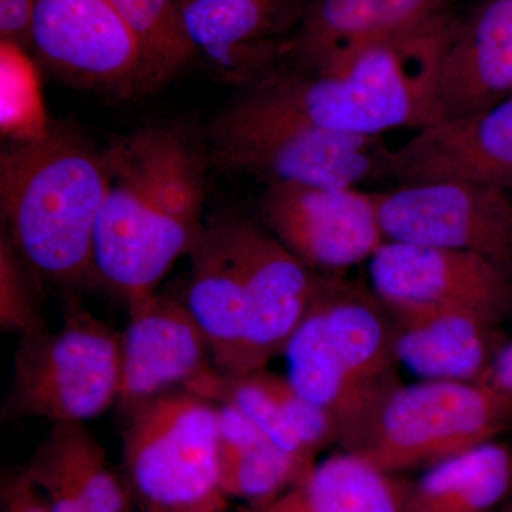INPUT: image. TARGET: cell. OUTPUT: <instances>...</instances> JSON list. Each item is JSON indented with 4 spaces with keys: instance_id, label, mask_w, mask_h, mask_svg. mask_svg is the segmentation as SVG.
Here are the masks:
<instances>
[{
    "instance_id": "1",
    "label": "cell",
    "mask_w": 512,
    "mask_h": 512,
    "mask_svg": "<svg viewBox=\"0 0 512 512\" xmlns=\"http://www.w3.org/2000/svg\"><path fill=\"white\" fill-rule=\"evenodd\" d=\"M110 183L94 235V281L133 305L156 292L205 229L211 165L201 133L156 123L106 150Z\"/></svg>"
},
{
    "instance_id": "2",
    "label": "cell",
    "mask_w": 512,
    "mask_h": 512,
    "mask_svg": "<svg viewBox=\"0 0 512 512\" xmlns=\"http://www.w3.org/2000/svg\"><path fill=\"white\" fill-rule=\"evenodd\" d=\"M109 183L106 151L66 128L3 146V232L33 275L64 286L94 281V235Z\"/></svg>"
},
{
    "instance_id": "3",
    "label": "cell",
    "mask_w": 512,
    "mask_h": 512,
    "mask_svg": "<svg viewBox=\"0 0 512 512\" xmlns=\"http://www.w3.org/2000/svg\"><path fill=\"white\" fill-rule=\"evenodd\" d=\"M288 379L328 414L336 446L359 453L397 389L396 322L375 292L322 275L318 292L284 350Z\"/></svg>"
},
{
    "instance_id": "4",
    "label": "cell",
    "mask_w": 512,
    "mask_h": 512,
    "mask_svg": "<svg viewBox=\"0 0 512 512\" xmlns=\"http://www.w3.org/2000/svg\"><path fill=\"white\" fill-rule=\"evenodd\" d=\"M457 20L380 40L309 72H282L252 87L336 133L379 138L436 121L441 63Z\"/></svg>"
},
{
    "instance_id": "5",
    "label": "cell",
    "mask_w": 512,
    "mask_h": 512,
    "mask_svg": "<svg viewBox=\"0 0 512 512\" xmlns=\"http://www.w3.org/2000/svg\"><path fill=\"white\" fill-rule=\"evenodd\" d=\"M208 163L220 173L269 187H356L382 177V137L336 133L244 90L200 130Z\"/></svg>"
},
{
    "instance_id": "6",
    "label": "cell",
    "mask_w": 512,
    "mask_h": 512,
    "mask_svg": "<svg viewBox=\"0 0 512 512\" xmlns=\"http://www.w3.org/2000/svg\"><path fill=\"white\" fill-rule=\"evenodd\" d=\"M126 421L121 476L137 510L229 512L220 483L217 403L175 390Z\"/></svg>"
},
{
    "instance_id": "7",
    "label": "cell",
    "mask_w": 512,
    "mask_h": 512,
    "mask_svg": "<svg viewBox=\"0 0 512 512\" xmlns=\"http://www.w3.org/2000/svg\"><path fill=\"white\" fill-rule=\"evenodd\" d=\"M120 382V333L72 296L59 329L20 338L0 419L84 423L117 403Z\"/></svg>"
},
{
    "instance_id": "8",
    "label": "cell",
    "mask_w": 512,
    "mask_h": 512,
    "mask_svg": "<svg viewBox=\"0 0 512 512\" xmlns=\"http://www.w3.org/2000/svg\"><path fill=\"white\" fill-rule=\"evenodd\" d=\"M512 429V402L481 383L421 380L390 397L359 451L386 473L436 466Z\"/></svg>"
},
{
    "instance_id": "9",
    "label": "cell",
    "mask_w": 512,
    "mask_h": 512,
    "mask_svg": "<svg viewBox=\"0 0 512 512\" xmlns=\"http://www.w3.org/2000/svg\"><path fill=\"white\" fill-rule=\"evenodd\" d=\"M33 56L60 82L114 100L158 86L110 0H35Z\"/></svg>"
},
{
    "instance_id": "10",
    "label": "cell",
    "mask_w": 512,
    "mask_h": 512,
    "mask_svg": "<svg viewBox=\"0 0 512 512\" xmlns=\"http://www.w3.org/2000/svg\"><path fill=\"white\" fill-rule=\"evenodd\" d=\"M386 241L471 252L512 276V197L473 184L397 185L373 192Z\"/></svg>"
},
{
    "instance_id": "11",
    "label": "cell",
    "mask_w": 512,
    "mask_h": 512,
    "mask_svg": "<svg viewBox=\"0 0 512 512\" xmlns=\"http://www.w3.org/2000/svg\"><path fill=\"white\" fill-rule=\"evenodd\" d=\"M261 224L320 275L343 276L386 242L373 192L356 187L276 184L258 198Z\"/></svg>"
},
{
    "instance_id": "12",
    "label": "cell",
    "mask_w": 512,
    "mask_h": 512,
    "mask_svg": "<svg viewBox=\"0 0 512 512\" xmlns=\"http://www.w3.org/2000/svg\"><path fill=\"white\" fill-rule=\"evenodd\" d=\"M372 291L393 313L466 311L512 319V276L471 252L386 241L369 261Z\"/></svg>"
},
{
    "instance_id": "13",
    "label": "cell",
    "mask_w": 512,
    "mask_h": 512,
    "mask_svg": "<svg viewBox=\"0 0 512 512\" xmlns=\"http://www.w3.org/2000/svg\"><path fill=\"white\" fill-rule=\"evenodd\" d=\"M220 222L247 289L249 323L241 373L254 372L284 355L322 275L299 261L264 225L244 217Z\"/></svg>"
},
{
    "instance_id": "14",
    "label": "cell",
    "mask_w": 512,
    "mask_h": 512,
    "mask_svg": "<svg viewBox=\"0 0 512 512\" xmlns=\"http://www.w3.org/2000/svg\"><path fill=\"white\" fill-rule=\"evenodd\" d=\"M308 0H183L197 57L224 83L252 89L284 72Z\"/></svg>"
},
{
    "instance_id": "15",
    "label": "cell",
    "mask_w": 512,
    "mask_h": 512,
    "mask_svg": "<svg viewBox=\"0 0 512 512\" xmlns=\"http://www.w3.org/2000/svg\"><path fill=\"white\" fill-rule=\"evenodd\" d=\"M128 309L116 403L124 419L215 367L210 343L184 301L154 292Z\"/></svg>"
},
{
    "instance_id": "16",
    "label": "cell",
    "mask_w": 512,
    "mask_h": 512,
    "mask_svg": "<svg viewBox=\"0 0 512 512\" xmlns=\"http://www.w3.org/2000/svg\"><path fill=\"white\" fill-rule=\"evenodd\" d=\"M380 178L512 190V96L483 113L431 123L396 150L387 148Z\"/></svg>"
},
{
    "instance_id": "17",
    "label": "cell",
    "mask_w": 512,
    "mask_h": 512,
    "mask_svg": "<svg viewBox=\"0 0 512 512\" xmlns=\"http://www.w3.org/2000/svg\"><path fill=\"white\" fill-rule=\"evenodd\" d=\"M454 0H308L284 72H309L359 47L453 18Z\"/></svg>"
},
{
    "instance_id": "18",
    "label": "cell",
    "mask_w": 512,
    "mask_h": 512,
    "mask_svg": "<svg viewBox=\"0 0 512 512\" xmlns=\"http://www.w3.org/2000/svg\"><path fill=\"white\" fill-rule=\"evenodd\" d=\"M511 96L512 0H488L454 26L441 63L436 121L474 116Z\"/></svg>"
},
{
    "instance_id": "19",
    "label": "cell",
    "mask_w": 512,
    "mask_h": 512,
    "mask_svg": "<svg viewBox=\"0 0 512 512\" xmlns=\"http://www.w3.org/2000/svg\"><path fill=\"white\" fill-rule=\"evenodd\" d=\"M245 414L276 447L313 467L320 451L338 443L328 414L295 389L288 377L266 369L224 373L211 369L185 387Z\"/></svg>"
},
{
    "instance_id": "20",
    "label": "cell",
    "mask_w": 512,
    "mask_h": 512,
    "mask_svg": "<svg viewBox=\"0 0 512 512\" xmlns=\"http://www.w3.org/2000/svg\"><path fill=\"white\" fill-rule=\"evenodd\" d=\"M23 473L49 512H133L123 476L84 423H55Z\"/></svg>"
},
{
    "instance_id": "21",
    "label": "cell",
    "mask_w": 512,
    "mask_h": 512,
    "mask_svg": "<svg viewBox=\"0 0 512 512\" xmlns=\"http://www.w3.org/2000/svg\"><path fill=\"white\" fill-rule=\"evenodd\" d=\"M393 316L400 365L423 380L478 382L507 342L503 323L480 313L433 311Z\"/></svg>"
},
{
    "instance_id": "22",
    "label": "cell",
    "mask_w": 512,
    "mask_h": 512,
    "mask_svg": "<svg viewBox=\"0 0 512 512\" xmlns=\"http://www.w3.org/2000/svg\"><path fill=\"white\" fill-rule=\"evenodd\" d=\"M184 302L210 343L215 369L241 373L247 342V289L220 221L205 225L190 251Z\"/></svg>"
},
{
    "instance_id": "23",
    "label": "cell",
    "mask_w": 512,
    "mask_h": 512,
    "mask_svg": "<svg viewBox=\"0 0 512 512\" xmlns=\"http://www.w3.org/2000/svg\"><path fill=\"white\" fill-rule=\"evenodd\" d=\"M409 493L410 481L399 474L340 450L271 503L232 512H410Z\"/></svg>"
},
{
    "instance_id": "24",
    "label": "cell",
    "mask_w": 512,
    "mask_h": 512,
    "mask_svg": "<svg viewBox=\"0 0 512 512\" xmlns=\"http://www.w3.org/2000/svg\"><path fill=\"white\" fill-rule=\"evenodd\" d=\"M218 407V464L222 491L242 505L271 503L311 468L276 447L258 427L227 403Z\"/></svg>"
},
{
    "instance_id": "25",
    "label": "cell",
    "mask_w": 512,
    "mask_h": 512,
    "mask_svg": "<svg viewBox=\"0 0 512 512\" xmlns=\"http://www.w3.org/2000/svg\"><path fill=\"white\" fill-rule=\"evenodd\" d=\"M512 494V447L493 440L410 481V512H495Z\"/></svg>"
},
{
    "instance_id": "26",
    "label": "cell",
    "mask_w": 512,
    "mask_h": 512,
    "mask_svg": "<svg viewBox=\"0 0 512 512\" xmlns=\"http://www.w3.org/2000/svg\"><path fill=\"white\" fill-rule=\"evenodd\" d=\"M136 37L157 83L197 59L183 20V0H110Z\"/></svg>"
},
{
    "instance_id": "27",
    "label": "cell",
    "mask_w": 512,
    "mask_h": 512,
    "mask_svg": "<svg viewBox=\"0 0 512 512\" xmlns=\"http://www.w3.org/2000/svg\"><path fill=\"white\" fill-rule=\"evenodd\" d=\"M29 266L23 262L8 235H0V325L22 336L46 329Z\"/></svg>"
},
{
    "instance_id": "28",
    "label": "cell",
    "mask_w": 512,
    "mask_h": 512,
    "mask_svg": "<svg viewBox=\"0 0 512 512\" xmlns=\"http://www.w3.org/2000/svg\"><path fill=\"white\" fill-rule=\"evenodd\" d=\"M0 40L3 47L33 53L35 0H0Z\"/></svg>"
},
{
    "instance_id": "29",
    "label": "cell",
    "mask_w": 512,
    "mask_h": 512,
    "mask_svg": "<svg viewBox=\"0 0 512 512\" xmlns=\"http://www.w3.org/2000/svg\"><path fill=\"white\" fill-rule=\"evenodd\" d=\"M0 501L2 512H49L42 495L30 483L23 470L3 478Z\"/></svg>"
},
{
    "instance_id": "30",
    "label": "cell",
    "mask_w": 512,
    "mask_h": 512,
    "mask_svg": "<svg viewBox=\"0 0 512 512\" xmlns=\"http://www.w3.org/2000/svg\"><path fill=\"white\" fill-rule=\"evenodd\" d=\"M477 383L491 387L512 402V339L504 343L487 372Z\"/></svg>"
},
{
    "instance_id": "31",
    "label": "cell",
    "mask_w": 512,
    "mask_h": 512,
    "mask_svg": "<svg viewBox=\"0 0 512 512\" xmlns=\"http://www.w3.org/2000/svg\"><path fill=\"white\" fill-rule=\"evenodd\" d=\"M495 512H512V494L511 497L508 498V500L505 501V503Z\"/></svg>"
},
{
    "instance_id": "32",
    "label": "cell",
    "mask_w": 512,
    "mask_h": 512,
    "mask_svg": "<svg viewBox=\"0 0 512 512\" xmlns=\"http://www.w3.org/2000/svg\"><path fill=\"white\" fill-rule=\"evenodd\" d=\"M508 192H510V195H511V197H512V190H510V191H508Z\"/></svg>"
}]
</instances>
